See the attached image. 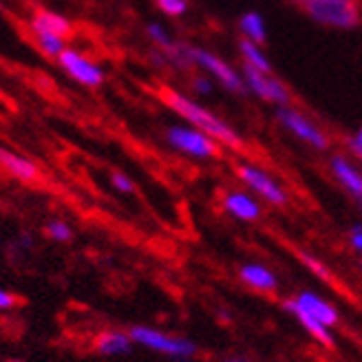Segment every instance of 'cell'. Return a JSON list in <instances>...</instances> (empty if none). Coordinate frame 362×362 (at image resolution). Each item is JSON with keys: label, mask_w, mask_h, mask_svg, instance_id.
I'll list each match as a JSON object with an SVG mask.
<instances>
[{"label": "cell", "mask_w": 362, "mask_h": 362, "mask_svg": "<svg viewBox=\"0 0 362 362\" xmlns=\"http://www.w3.org/2000/svg\"><path fill=\"white\" fill-rule=\"evenodd\" d=\"M153 93L181 122H186V124L194 126V129L208 133L223 151H232V153L243 151V146H245L243 135L234 129L226 117H221L219 113H214L210 106H206L204 100H199V98L186 93V90L170 86V84H157L153 88Z\"/></svg>", "instance_id": "6da1fadb"}, {"label": "cell", "mask_w": 362, "mask_h": 362, "mask_svg": "<svg viewBox=\"0 0 362 362\" xmlns=\"http://www.w3.org/2000/svg\"><path fill=\"white\" fill-rule=\"evenodd\" d=\"M274 119L285 135L296 139L303 146L312 148L316 153H327L332 148V135L327 133V129H325L320 122H316L310 113L300 111L298 106L287 104V106L276 108Z\"/></svg>", "instance_id": "7a4b0ae2"}, {"label": "cell", "mask_w": 362, "mask_h": 362, "mask_svg": "<svg viewBox=\"0 0 362 362\" xmlns=\"http://www.w3.org/2000/svg\"><path fill=\"white\" fill-rule=\"evenodd\" d=\"M310 21L334 31H351L362 23V0H307L300 5Z\"/></svg>", "instance_id": "3957f363"}, {"label": "cell", "mask_w": 362, "mask_h": 362, "mask_svg": "<svg viewBox=\"0 0 362 362\" xmlns=\"http://www.w3.org/2000/svg\"><path fill=\"white\" fill-rule=\"evenodd\" d=\"M190 62L192 71H204L210 76L216 86L223 88L230 95H243L245 93V82H243V71L241 66H234L230 60L219 56L216 51L208 47L190 45Z\"/></svg>", "instance_id": "277c9868"}, {"label": "cell", "mask_w": 362, "mask_h": 362, "mask_svg": "<svg viewBox=\"0 0 362 362\" xmlns=\"http://www.w3.org/2000/svg\"><path fill=\"white\" fill-rule=\"evenodd\" d=\"M164 141L175 153L184 155L188 159H194V161H212L223 153V148L208 133L194 129V126L186 122L166 126Z\"/></svg>", "instance_id": "5b68a950"}, {"label": "cell", "mask_w": 362, "mask_h": 362, "mask_svg": "<svg viewBox=\"0 0 362 362\" xmlns=\"http://www.w3.org/2000/svg\"><path fill=\"white\" fill-rule=\"evenodd\" d=\"M234 175H237L239 184L255 194L259 202L274 206V208H285L289 204V192L281 184V179H276L272 173H267L263 166L255 164V161L241 159L237 166H234Z\"/></svg>", "instance_id": "8992f818"}, {"label": "cell", "mask_w": 362, "mask_h": 362, "mask_svg": "<svg viewBox=\"0 0 362 362\" xmlns=\"http://www.w3.org/2000/svg\"><path fill=\"white\" fill-rule=\"evenodd\" d=\"M243 71V82H245V93L257 98L259 102L267 106H287L294 104L292 88H289L276 74L272 71H252V69H241Z\"/></svg>", "instance_id": "52a82bcc"}, {"label": "cell", "mask_w": 362, "mask_h": 362, "mask_svg": "<svg viewBox=\"0 0 362 362\" xmlns=\"http://www.w3.org/2000/svg\"><path fill=\"white\" fill-rule=\"evenodd\" d=\"M56 62L71 80L78 82L84 88H100L106 82L104 66L100 62H95L93 58H88L84 51H80L76 47H66Z\"/></svg>", "instance_id": "ba28073f"}, {"label": "cell", "mask_w": 362, "mask_h": 362, "mask_svg": "<svg viewBox=\"0 0 362 362\" xmlns=\"http://www.w3.org/2000/svg\"><path fill=\"white\" fill-rule=\"evenodd\" d=\"M129 334H131L135 345H141V347L157 351V354H164V356L192 358L197 354V345L192 340L170 336V334H164V332L153 329V327H141V325H137V327L129 329Z\"/></svg>", "instance_id": "9c48e42d"}, {"label": "cell", "mask_w": 362, "mask_h": 362, "mask_svg": "<svg viewBox=\"0 0 362 362\" xmlns=\"http://www.w3.org/2000/svg\"><path fill=\"white\" fill-rule=\"evenodd\" d=\"M327 170L336 184L362 206V164H358L349 153H332Z\"/></svg>", "instance_id": "30bf717a"}, {"label": "cell", "mask_w": 362, "mask_h": 362, "mask_svg": "<svg viewBox=\"0 0 362 362\" xmlns=\"http://www.w3.org/2000/svg\"><path fill=\"white\" fill-rule=\"evenodd\" d=\"M221 210L241 223H255L261 219L263 208L259 199L245 188H232L221 194Z\"/></svg>", "instance_id": "8fae6325"}, {"label": "cell", "mask_w": 362, "mask_h": 362, "mask_svg": "<svg viewBox=\"0 0 362 362\" xmlns=\"http://www.w3.org/2000/svg\"><path fill=\"white\" fill-rule=\"evenodd\" d=\"M29 29H31V33H35V31L53 33L62 40L74 38V33H76V25L69 16L56 11V9H49V7L33 9V13L29 18Z\"/></svg>", "instance_id": "7c38bea8"}, {"label": "cell", "mask_w": 362, "mask_h": 362, "mask_svg": "<svg viewBox=\"0 0 362 362\" xmlns=\"http://www.w3.org/2000/svg\"><path fill=\"white\" fill-rule=\"evenodd\" d=\"M0 168H3L9 177L23 181V184H35L40 181V166L33 159H29L23 153H16L0 144Z\"/></svg>", "instance_id": "4fadbf2b"}, {"label": "cell", "mask_w": 362, "mask_h": 362, "mask_svg": "<svg viewBox=\"0 0 362 362\" xmlns=\"http://www.w3.org/2000/svg\"><path fill=\"white\" fill-rule=\"evenodd\" d=\"M239 279L252 287L255 292H263V294H276L279 289V279L274 276V272L267 269L261 263H245L239 269Z\"/></svg>", "instance_id": "5bb4252c"}, {"label": "cell", "mask_w": 362, "mask_h": 362, "mask_svg": "<svg viewBox=\"0 0 362 362\" xmlns=\"http://www.w3.org/2000/svg\"><path fill=\"white\" fill-rule=\"evenodd\" d=\"M294 303L300 307V310H305L307 314H310L312 318H316L318 322H322L325 327H334V325L338 322V312H336V307L329 305L327 300H322L320 296L312 294V292H300Z\"/></svg>", "instance_id": "9a60e30c"}, {"label": "cell", "mask_w": 362, "mask_h": 362, "mask_svg": "<svg viewBox=\"0 0 362 362\" xmlns=\"http://www.w3.org/2000/svg\"><path fill=\"white\" fill-rule=\"evenodd\" d=\"M133 338L129 332H119V329H104L93 338V351L102 356H122L129 354L133 349Z\"/></svg>", "instance_id": "2e32d148"}, {"label": "cell", "mask_w": 362, "mask_h": 362, "mask_svg": "<svg viewBox=\"0 0 362 362\" xmlns=\"http://www.w3.org/2000/svg\"><path fill=\"white\" fill-rule=\"evenodd\" d=\"M283 307H285V310H287L289 314H292V316L303 325V327H305L307 332H310V334L320 342V345H325L327 349H332V347L336 345V342H334V336H332V329H329V327H325V325H322V322H318L316 318H312V316L307 314L305 310H300V307L294 303V298L285 300V303H283Z\"/></svg>", "instance_id": "e0dca14e"}, {"label": "cell", "mask_w": 362, "mask_h": 362, "mask_svg": "<svg viewBox=\"0 0 362 362\" xmlns=\"http://www.w3.org/2000/svg\"><path fill=\"white\" fill-rule=\"evenodd\" d=\"M237 31L241 38L239 40H250V42H259L265 45L267 42V23L265 16L257 9L243 11L237 21Z\"/></svg>", "instance_id": "ac0fdd59"}, {"label": "cell", "mask_w": 362, "mask_h": 362, "mask_svg": "<svg viewBox=\"0 0 362 362\" xmlns=\"http://www.w3.org/2000/svg\"><path fill=\"white\" fill-rule=\"evenodd\" d=\"M239 60L241 69H252V71H272V62L265 51V45L250 42V40H239Z\"/></svg>", "instance_id": "d6986e66"}, {"label": "cell", "mask_w": 362, "mask_h": 362, "mask_svg": "<svg viewBox=\"0 0 362 362\" xmlns=\"http://www.w3.org/2000/svg\"><path fill=\"white\" fill-rule=\"evenodd\" d=\"M144 33H146L148 42L153 45V49H159V51H168L177 45V38L173 35V31L159 21H153V23H146L144 27Z\"/></svg>", "instance_id": "ffe728a7"}, {"label": "cell", "mask_w": 362, "mask_h": 362, "mask_svg": "<svg viewBox=\"0 0 362 362\" xmlns=\"http://www.w3.org/2000/svg\"><path fill=\"white\" fill-rule=\"evenodd\" d=\"M33 40H35V47L40 49V53L45 58H51V60H58L60 53L69 47L66 40L58 38V35L53 33H45V31H35L33 33Z\"/></svg>", "instance_id": "44dd1931"}, {"label": "cell", "mask_w": 362, "mask_h": 362, "mask_svg": "<svg viewBox=\"0 0 362 362\" xmlns=\"http://www.w3.org/2000/svg\"><path fill=\"white\" fill-rule=\"evenodd\" d=\"M188 90H190V95L204 100V98H210L216 90V82L210 76H206L204 71H192L188 76Z\"/></svg>", "instance_id": "7402d4cb"}, {"label": "cell", "mask_w": 362, "mask_h": 362, "mask_svg": "<svg viewBox=\"0 0 362 362\" xmlns=\"http://www.w3.org/2000/svg\"><path fill=\"white\" fill-rule=\"evenodd\" d=\"M45 234L49 241L56 243H69L74 239V228H71L64 219H49L45 223Z\"/></svg>", "instance_id": "603a6c76"}, {"label": "cell", "mask_w": 362, "mask_h": 362, "mask_svg": "<svg viewBox=\"0 0 362 362\" xmlns=\"http://www.w3.org/2000/svg\"><path fill=\"white\" fill-rule=\"evenodd\" d=\"M155 7L161 16L177 21V18H184L188 13L190 3L188 0H155Z\"/></svg>", "instance_id": "cb8c5ba5"}, {"label": "cell", "mask_w": 362, "mask_h": 362, "mask_svg": "<svg viewBox=\"0 0 362 362\" xmlns=\"http://www.w3.org/2000/svg\"><path fill=\"white\" fill-rule=\"evenodd\" d=\"M345 151L358 161V164H362V126H358L356 131H351L345 139Z\"/></svg>", "instance_id": "d4e9b609"}, {"label": "cell", "mask_w": 362, "mask_h": 362, "mask_svg": "<svg viewBox=\"0 0 362 362\" xmlns=\"http://www.w3.org/2000/svg\"><path fill=\"white\" fill-rule=\"evenodd\" d=\"M111 186L122 192V194H133L135 192V184H133V179L129 175H124V173H113L111 175Z\"/></svg>", "instance_id": "484cf974"}, {"label": "cell", "mask_w": 362, "mask_h": 362, "mask_svg": "<svg viewBox=\"0 0 362 362\" xmlns=\"http://www.w3.org/2000/svg\"><path fill=\"white\" fill-rule=\"evenodd\" d=\"M300 259H303V263H305L307 267H312V269H314V274H318L320 279H329V269L325 267V265H320L312 255H305V252H300Z\"/></svg>", "instance_id": "4316f807"}, {"label": "cell", "mask_w": 362, "mask_h": 362, "mask_svg": "<svg viewBox=\"0 0 362 362\" xmlns=\"http://www.w3.org/2000/svg\"><path fill=\"white\" fill-rule=\"evenodd\" d=\"M347 239H349V245L362 257V223H356V226L349 228Z\"/></svg>", "instance_id": "83f0119b"}, {"label": "cell", "mask_w": 362, "mask_h": 362, "mask_svg": "<svg viewBox=\"0 0 362 362\" xmlns=\"http://www.w3.org/2000/svg\"><path fill=\"white\" fill-rule=\"evenodd\" d=\"M18 305V298L7 292V289L0 287V312H5V310H13V307Z\"/></svg>", "instance_id": "f1b7e54d"}, {"label": "cell", "mask_w": 362, "mask_h": 362, "mask_svg": "<svg viewBox=\"0 0 362 362\" xmlns=\"http://www.w3.org/2000/svg\"><path fill=\"white\" fill-rule=\"evenodd\" d=\"M223 362H247V360H241V358H228V360H223Z\"/></svg>", "instance_id": "f546056e"}, {"label": "cell", "mask_w": 362, "mask_h": 362, "mask_svg": "<svg viewBox=\"0 0 362 362\" xmlns=\"http://www.w3.org/2000/svg\"><path fill=\"white\" fill-rule=\"evenodd\" d=\"M0 362H25V360H18V358H9V360H0Z\"/></svg>", "instance_id": "4dcf8cb0"}, {"label": "cell", "mask_w": 362, "mask_h": 362, "mask_svg": "<svg viewBox=\"0 0 362 362\" xmlns=\"http://www.w3.org/2000/svg\"><path fill=\"white\" fill-rule=\"evenodd\" d=\"M0 11H5V3H3V0H0Z\"/></svg>", "instance_id": "1f68e13d"}, {"label": "cell", "mask_w": 362, "mask_h": 362, "mask_svg": "<svg viewBox=\"0 0 362 362\" xmlns=\"http://www.w3.org/2000/svg\"><path fill=\"white\" fill-rule=\"evenodd\" d=\"M294 3H298V5H305V3H307V0H294Z\"/></svg>", "instance_id": "d6a6232c"}]
</instances>
